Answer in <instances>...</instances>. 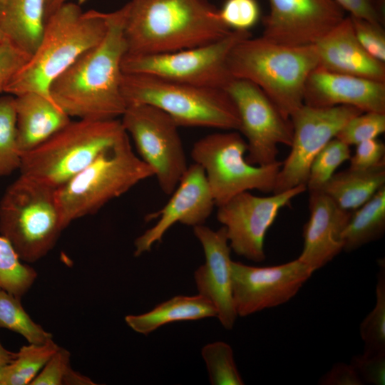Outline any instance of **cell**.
<instances>
[{"label": "cell", "mask_w": 385, "mask_h": 385, "mask_svg": "<svg viewBox=\"0 0 385 385\" xmlns=\"http://www.w3.org/2000/svg\"><path fill=\"white\" fill-rule=\"evenodd\" d=\"M166 205L149 214L145 220L158 218L157 222L135 240V257L149 252L175 223L192 226L203 225L215 205L203 168L189 165Z\"/></svg>", "instance_id": "cell-17"}, {"label": "cell", "mask_w": 385, "mask_h": 385, "mask_svg": "<svg viewBox=\"0 0 385 385\" xmlns=\"http://www.w3.org/2000/svg\"><path fill=\"white\" fill-rule=\"evenodd\" d=\"M306 190L300 185L267 197L245 191L217 206V219L225 228L231 250L249 260L264 261L266 233L279 211Z\"/></svg>", "instance_id": "cell-14"}, {"label": "cell", "mask_w": 385, "mask_h": 385, "mask_svg": "<svg viewBox=\"0 0 385 385\" xmlns=\"http://www.w3.org/2000/svg\"><path fill=\"white\" fill-rule=\"evenodd\" d=\"M309 210L298 259L316 271L343 251L342 232L351 211L341 208L322 190L309 192Z\"/></svg>", "instance_id": "cell-20"}, {"label": "cell", "mask_w": 385, "mask_h": 385, "mask_svg": "<svg viewBox=\"0 0 385 385\" xmlns=\"http://www.w3.org/2000/svg\"><path fill=\"white\" fill-rule=\"evenodd\" d=\"M385 185V164L335 173L321 190L341 208L354 211Z\"/></svg>", "instance_id": "cell-25"}, {"label": "cell", "mask_w": 385, "mask_h": 385, "mask_svg": "<svg viewBox=\"0 0 385 385\" xmlns=\"http://www.w3.org/2000/svg\"><path fill=\"white\" fill-rule=\"evenodd\" d=\"M349 158L353 169H369L385 164V145L378 138L366 140L356 145Z\"/></svg>", "instance_id": "cell-40"}, {"label": "cell", "mask_w": 385, "mask_h": 385, "mask_svg": "<svg viewBox=\"0 0 385 385\" xmlns=\"http://www.w3.org/2000/svg\"><path fill=\"white\" fill-rule=\"evenodd\" d=\"M63 384L93 385L96 384L89 377L80 374L70 366L64 376Z\"/></svg>", "instance_id": "cell-43"}, {"label": "cell", "mask_w": 385, "mask_h": 385, "mask_svg": "<svg viewBox=\"0 0 385 385\" xmlns=\"http://www.w3.org/2000/svg\"><path fill=\"white\" fill-rule=\"evenodd\" d=\"M350 106L316 108L303 105L291 117L290 152L282 162L273 193L305 185L311 164L319 151L351 118L362 113Z\"/></svg>", "instance_id": "cell-13"}, {"label": "cell", "mask_w": 385, "mask_h": 385, "mask_svg": "<svg viewBox=\"0 0 385 385\" xmlns=\"http://www.w3.org/2000/svg\"><path fill=\"white\" fill-rule=\"evenodd\" d=\"M68 0H46V18L53 14L60 6L67 2Z\"/></svg>", "instance_id": "cell-45"}, {"label": "cell", "mask_w": 385, "mask_h": 385, "mask_svg": "<svg viewBox=\"0 0 385 385\" xmlns=\"http://www.w3.org/2000/svg\"><path fill=\"white\" fill-rule=\"evenodd\" d=\"M21 160L14 96L8 94L0 97V177L9 176L19 170Z\"/></svg>", "instance_id": "cell-29"}, {"label": "cell", "mask_w": 385, "mask_h": 385, "mask_svg": "<svg viewBox=\"0 0 385 385\" xmlns=\"http://www.w3.org/2000/svg\"><path fill=\"white\" fill-rule=\"evenodd\" d=\"M384 132L385 113L362 112L348 120L335 138L350 146L378 138Z\"/></svg>", "instance_id": "cell-34"}, {"label": "cell", "mask_w": 385, "mask_h": 385, "mask_svg": "<svg viewBox=\"0 0 385 385\" xmlns=\"http://www.w3.org/2000/svg\"><path fill=\"white\" fill-rule=\"evenodd\" d=\"M304 104L316 108L350 106L363 112L385 113V82L317 67L307 80Z\"/></svg>", "instance_id": "cell-19"}, {"label": "cell", "mask_w": 385, "mask_h": 385, "mask_svg": "<svg viewBox=\"0 0 385 385\" xmlns=\"http://www.w3.org/2000/svg\"><path fill=\"white\" fill-rule=\"evenodd\" d=\"M349 145L337 138L332 139L314 158L306 183L308 192L321 190L337 169L351 157Z\"/></svg>", "instance_id": "cell-32"}, {"label": "cell", "mask_w": 385, "mask_h": 385, "mask_svg": "<svg viewBox=\"0 0 385 385\" xmlns=\"http://www.w3.org/2000/svg\"><path fill=\"white\" fill-rule=\"evenodd\" d=\"M126 134L117 118L71 120L22 154L20 174L58 189Z\"/></svg>", "instance_id": "cell-7"}, {"label": "cell", "mask_w": 385, "mask_h": 385, "mask_svg": "<svg viewBox=\"0 0 385 385\" xmlns=\"http://www.w3.org/2000/svg\"><path fill=\"white\" fill-rule=\"evenodd\" d=\"M17 140L23 153L38 146L71 121L52 99L36 92L14 96Z\"/></svg>", "instance_id": "cell-22"}, {"label": "cell", "mask_w": 385, "mask_h": 385, "mask_svg": "<svg viewBox=\"0 0 385 385\" xmlns=\"http://www.w3.org/2000/svg\"><path fill=\"white\" fill-rule=\"evenodd\" d=\"M322 385H362L364 383L351 364L337 363L321 377Z\"/></svg>", "instance_id": "cell-42"}, {"label": "cell", "mask_w": 385, "mask_h": 385, "mask_svg": "<svg viewBox=\"0 0 385 385\" xmlns=\"http://www.w3.org/2000/svg\"><path fill=\"white\" fill-rule=\"evenodd\" d=\"M219 16L230 30L249 31L259 21L260 9L257 0H225Z\"/></svg>", "instance_id": "cell-35"}, {"label": "cell", "mask_w": 385, "mask_h": 385, "mask_svg": "<svg viewBox=\"0 0 385 385\" xmlns=\"http://www.w3.org/2000/svg\"><path fill=\"white\" fill-rule=\"evenodd\" d=\"M106 30L107 13L83 11L76 4L65 3L48 18L38 48L4 93L16 96L36 92L51 97V84L83 53L100 43Z\"/></svg>", "instance_id": "cell-3"}, {"label": "cell", "mask_w": 385, "mask_h": 385, "mask_svg": "<svg viewBox=\"0 0 385 385\" xmlns=\"http://www.w3.org/2000/svg\"><path fill=\"white\" fill-rule=\"evenodd\" d=\"M385 232V185L371 199L351 212L342 232L343 250L354 251L376 241Z\"/></svg>", "instance_id": "cell-26"}, {"label": "cell", "mask_w": 385, "mask_h": 385, "mask_svg": "<svg viewBox=\"0 0 385 385\" xmlns=\"http://www.w3.org/2000/svg\"><path fill=\"white\" fill-rule=\"evenodd\" d=\"M318 66L314 45L289 46L262 36L242 40L227 59L232 77L256 85L287 119L304 105L307 80Z\"/></svg>", "instance_id": "cell-4"}, {"label": "cell", "mask_w": 385, "mask_h": 385, "mask_svg": "<svg viewBox=\"0 0 385 385\" xmlns=\"http://www.w3.org/2000/svg\"><path fill=\"white\" fill-rule=\"evenodd\" d=\"M351 16L382 24L384 21L381 0H334Z\"/></svg>", "instance_id": "cell-41"}, {"label": "cell", "mask_w": 385, "mask_h": 385, "mask_svg": "<svg viewBox=\"0 0 385 385\" xmlns=\"http://www.w3.org/2000/svg\"><path fill=\"white\" fill-rule=\"evenodd\" d=\"M125 7L107 13L106 33L51 86L50 95L71 118L105 120L121 117L127 104L121 91Z\"/></svg>", "instance_id": "cell-1"}, {"label": "cell", "mask_w": 385, "mask_h": 385, "mask_svg": "<svg viewBox=\"0 0 385 385\" xmlns=\"http://www.w3.org/2000/svg\"><path fill=\"white\" fill-rule=\"evenodd\" d=\"M225 90L239 115V131L247 144V161L256 165L277 161L278 145L292 143L291 119L285 118L264 92L249 81L232 78Z\"/></svg>", "instance_id": "cell-12"}, {"label": "cell", "mask_w": 385, "mask_h": 385, "mask_svg": "<svg viewBox=\"0 0 385 385\" xmlns=\"http://www.w3.org/2000/svg\"><path fill=\"white\" fill-rule=\"evenodd\" d=\"M262 37L282 45H314L341 22L344 10L334 0H269Z\"/></svg>", "instance_id": "cell-16"}, {"label": "cell", "mask_w": 385, "mask_h": 385, "mask_svg": "<svg viewBox=\"0 0 385 385\" xmlns=\"http://www.w3.org/2000/svg\"><path fill=\"white\" fill-rule=\"evenodd\" d=\"M126 54H155L216 41L231 31L209 0H131L125 5Z\"/></svg>", "instance_id": "cell-2"}, {"label": "cell", "mask_w": 385, "mask_h": 385, "mask_svg": "<svg viewBox=\"0 0 385 385\" xmlns=\"http://www.w3.org/2000/svg\"><path fill=\"white\" fill-rule=\"evenodd\" d=\"M6 0H0V8L3 6Z\"/></svg>", "instance_id": "cell-47"}, {"label": "cell", "mask_w": 385, "mask_h": 385, "mask_svg": "<svg viewBox=\"0 0 385 385\" xmlns=\"http://www.w3.org/2000/svg\"><path fill=\"white\" fill-rule=\"evenodd\" d=\"M250 36L249 31L232 30L216 41L191 48L155 54H125L122 71L225 89L233 78L227 66L229 54L237 43Z\"/></svg>", "instance_id": "cell-10"}, {"label": "cell", "mask_w": 385, "mask_h": 385, "mask_svg": "<svg viewBox=\"0 0 385 385\" xmlns=\"http://www.w3.org/2000/svg\"><path fill=\"white\" fill-rule=\"evenodd\" d=\"M121 124L160 188L171 195L188 165L178 126L166 113L148 104L128 105Z\"/></svg>", "instance_id": "cell-11"}, {"label": "cell", "mask_w": 385, "mask_h": 385, "mask_svg": "<svg viewBox=\"0 0 385 385\" xmlns=\"http://www.w3.org/2000/svg\"><path fill=\"white\" fill-rule=\"evenodd\" d=\"M11 242L0 235V289L21 298L37 277L36 271L23 263Z\"/></svg>", "instance_id": "cell-30"}, {"label": "cell", "mask_w": 385, "mask_h": 385, "mask_svg": "<svg viewBox=\"0 0 385 385\" xmlns=\"http://www.w3.org/2000/svg\"><path fill=\"white\" fill-rule=\"evenodd\" d=\"M59 346L53 339L41 344L21 346L15 359L9 364L1 385H27L34 380Z\"/></svg>", "instance_id": "cell-27"}, {"label": "cell", "mask_w": 385, "mask_h": 385, "mask_svg": "<svg viewBox=\"0 0 385 385\" xmlns=\"http://www.w3.org/2000/svg\"><path fill=\"white\" fill-rule=\"evenodd\" d=\"M319 68L385 82V64L371 56L361 46L349 16L335 26L314 44Z\"/></svg>", "instance_id": "cell-21"}, {"label": "cell", "mask_w": 385, "mask_h": 385, "mask_svg": "<svg viewBox=\"0 0 385 385\" xmlns=\"http://www.w3.org/2000/svg\"><path fill=\"white\" fill-rule=\"evenodd\" d=\"M350 364L364 384H385V351L356 355Z\"/></svg>", "instance_id": "cell-38"}, {"label": "cell", "mask_w": 385, "mask_h": 385, "mask_svg": "<svg viewBox=\"0 0 385 385\" xmlns=\"http://www.w3.org/2000/svg\"><path fill=\"white\" fill-rule=\"evenodd\" d=\"M8 366L9 364L6 366H0V385L6 374Z\"/></svg>", "instance_id": "cell-46"}, {"label": "cell", "mask_w": 385, "mask_h": 385, "mask_svg": "<svg viewBox=\"0 0 385 385\" xmlns=\"http://www.w3.org/2000/svg\"><path fill=\"white\" fill-rule=\"evenodd\" d=\"M71 353L60 347L51 356L30 385H61L71 366Z\"/></svg>", "instance_id": "cell-39"}, {"label": "cell", "mask_w": 385, "mask_h": 385, "mask_svg": "<svg viewBox=\"0 0 385 385\" xmlns=\"http://www.w3.org/2000/svg\"><path fill=\"white\" fill-rule=\"evenodd\" d=\"M314 272L298 258L267 267L232 261V293L237 316L247 317L287 302Z\"/></svg>", "instance_id": "cell-15"}, {"label": "cell", "mask_w": 385, "mask_h": 385, "mask_svg": "<svg viewBox=\"0 0 385 385\" xmlns=\"http://www.w3.org/2000/svg\"><path fill=\"white\" fill-rule=\"evenodd\" d=\"M354 34L363 48L374 58L385 62V33L382 24L350 15Z\"/></svg>", "instance_id": "cell-36"}, {"label": "cell", "mask_w": 385, "mask_h": 385, "mask_svg": "<svg viewBox=\"0 0 385 385\" xmlns=\"http://www.w3.org/2000/svg\"><path fill=\"white\" fill-rule=\"evenodd\" d=\"M30 57L0 32V93Z\"/></svg>", "instance_id": "cell-37"}, {"label": "cell", "mask_w": 385, "mask_h": 385, "mask_svg": "<svg viewBox=\"0 0 385 385\" xmlns=\"http://www.w3.org/2000/svg\"><path fill=\"white\" fill-rule=\"evenodd\" d=\"M202 356L206 364L212 385H243L244 381L236 366L231 346L223 342L205 345Z\"/></svg>", "instance_id": "cell-33"}, {"label": "cell", "mask_w": 385, "mask_h": 385, "mask_svg": "<svg viewBox=\"0 0 385 385\" xmlns=\"http://www.w3.org/2000/svg\"><path fill=\"white\" fill-rule=\"evenodd\" d=\"M152 176L153 170L135 155L126 134L56 189L64 229L76 220L95 214L111 200Z\"/></svg>", "instance_id": "cell-6"}, {"label": "cell", "mask_w": 385, "mask_h": 385, "mask_svg": "<svg viewBox=\"0 0 385 385\" xmlns=\"http://www.w3.org/2000/svg\"><path fill=\"white\" fill-rule=\"evenodd\" d=\"M217 314L214 305L202 296L179 295L158 304L146 313L127 315L125 321L135 332L148 335L169 323L217 317Z\"/></svg>", "instance_id": "cell-24"}, {"label": "cell", "mask_w": 385, "mask_h": 385, "mask_svg": "<svg viewBox=\"0 0 385 385\" xmlns=\"http://www.w3.org/2000/svg\"><path fill=\"white\" fill-rule=\"evenodd\" d=\"M247 153L246 140L236 130L212 133L193 144L190 155L203 168L216 206L245 191L273 192L282 162L252 165Z\"/></svg>", "instance_id": "cell-9"}, {"label": "cell", "mask_w": 385, "mask_h": 385, "mask_svg": "<svg viewBox=\"0 0 385 385\" xmlns=\"http://www.w3.org/2000/svg\"><path fill=\"white\" fill-rule=\"evenodd\" d=\"M46 0H6L0 8V32L30 56L46 26Z\"/></svg>", "instance_id": "cell-23"}, {"label": "cell", "mask_w": 385, "mask_h": 385, "mask_svg": "<svg viewBox=\"0 0 385 385\" xmlns=\"http://www.w3.org/2000/svg\"><path fill=\"white\" fill-rule=\"evenodd\" d=\"M63 230L56 189L20 174L0 200L1 235L23 262L33 263L53 248Z\"/></svg>", "instance_id": "cell-8"}, {"label": "cell", "mask_w": 385, "mask_h": 385, "mask_svg": "<svg viewBox=\"0 0 385 385\" xmlns=\"http://www.w3.org/2000/svg\"><path fill=\"white\" fill-rule=\"evenodd\" d=\"M16 352L6 349L0 342V366H6L14 361Z\"/></svg>", "instance_id": "cell-44"}, {"label": "cell", "mask_w": 385, "mask_h": 385, "mask_svg": "<svg viewBox=\"0 0 385 385\" xmlns=\"http://www.w3.org/2000/svg\"><path fill=\"white\" fill-rule=\"evenodd\" d=\"M193 233L200 241L205 262L194 273L198 294L209 300L217 310L222 326L230 330L237 314L235 311L231 281V248L225 228L213 230L203 225L193 227Z\"/></svg>", "instance_id": "cell-18"}, {"label": "cell", "mask_w": 385, "mask_h": 385, "mask_svg": "<svg viewBox=\"0 0 385 385\" xmlns=\"http://www.w3.org/2000/svg\"><path fill=\"white\" fill-rule=\"evenodd\" d=\"M0 328L21 334L29 344H41L53 339L50 332L29 317L21 298L3 289H0Z\"/></svg>", "instance_id": "cell-28"}, {"label": "cell", "mask_w": 385, "mask_h": 385, "mask_svg": "<svg viewBox=\"0 0 385 385\" xmlns=\"http://www.w3.org/2000/svg\"><path fill=\"white\" fill-rule=\"evenodd\" d=\"M359 333L364 344L363 353L385 351V265L382 260L377 273L375 305L361 322Z\"/></svg>", "instance_id": "cell-31"}, {"label": "cell", "mask_w": 385, "mask_h": 385, "mask_svg": "<svg viewBox=\"0 0 385 385\" xmlns=\"http://www.w3.org/2000/svg\"><path fill=\"white\" fill-rule=\"evenodd\" d=\"M121 91L128 105L148 104L185 127L239 131L236 106L223 88L180 83L143 73H124Z\"/></svg>", "instance_id": "cell-5"}]
</instances>
